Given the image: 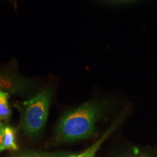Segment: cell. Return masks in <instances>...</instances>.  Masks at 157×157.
Segmentation results:
<instances>
[{"label": "cell", "mask_w": 157, "mask_h": 157, "mask_svg": "<svg viewBox=\"0 0 157 157\" xmlns=\"http://www.w3.org/2000/svg\"><path fill=\"white\" fill-rule=\"evenodd\" d=\"M101 108L98 103L89 102L66 113L60 119L58 139L65 142L82 140L92 135Z\"/></svg>", "instance_id": "1"}, {"label": "cell", "mask_w": 157, "mask_h": 157, "mask_svg": "<svg viewBox=\"0 0 157 157\" xmlns=\"http://www.w3.org/2000/svg\"><path fill=\"white\" fill-rule=\"evenodd\" d=\"M8 98L9 94L0 89V121L7 120L11 115Z\"/></svg>", "instance_id": "4"}, {"label": "cell", "mask_w": 157, "mask_h": 157, "mask_svg": "<svg viewBox=\"0 0 157 157\" xmlns=\"http://www.w3.org/2000/svg\"><path fill=\"white\" fill-rule=\"evenodd\" d=\"M4 127L2 124H1V121H0V147H1L2 143V131H3Z\"/></svg>", "instance_id": "8"}, {"label": "cell", "mask_w": 157, "mask_h": 157, "mask_svg": "<svg viewBox=\"0 0 157 157\" xmlns=\"http://www.w3.org/2000/svg\"><path fill=\"white\" fill-rule=\"evenodd\" d=\"M22 126L29 135H36L42 130L48 117L50 94L42 91L23 103Z\"/></svg>", "instance_id": "2"}, {"label": "cell", "mask_w": 157, "mask_h": 157, "mask_svg": "<svg viewBox=\"0 0 157 157\" xmlns=\"http://www.w3.org/2000/svg\"><path fill=\"white\" fill-rule=\"evenodd\" d=\"M18 147L15 141V130L11 127H4L2 131V143L0 147V151L4 150H17Z\"/></svg>", "instance_id": "3"}, {"label": "cell", "mask_w": 157, "mask_h": 157, "mask_svg": "<svg viewBox=\"0 0 157 157\" xmlns=\"http://www.w3.org/2000/svg\"><path fill=\"white\" fill-rule=\"evenodd\" d=\"M109 133V132L105 133V135H104L102 138H101V140H98L97 143H95V144L93 145V146H92L90 148L87 149L85 151L82 152L78 155H72V156H70L68 157H94L96 151H97L98 150V148H100V146H101L102 143H103L104 140H105V137L108 136Z\"/></svg>", "instance_id": "5"}, {"label": "cell", "mask_w": 157, "mask_h": 157, "mask_svg": "<svg viewBox=\"0 0 157 157\" xmlns=\"http://www.w3.org/2000/svg\"><path fill=\"white\" fill-rule=\"evenodd\" d=\"M17 86L18 85L15 79L0 76V89L2 88V89L13 90L16 89Z\"/></svg>", "instance_id": "6"}, {"label": "cell", "mask_w": 157, "mask_h": 157, "mask_svg": "<svg viewBox=\"0 0 157 157\" xmlns=\"http://www.w3.org/2000/svg\"><path fill=\"white\" fill-rule=\"evenodd\" d=\"M21 157H58L56 155L52 154H26L25 156H22Z\"/></svg>", "instance_id": "7"}]
</instances>
